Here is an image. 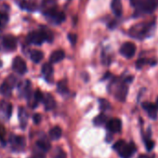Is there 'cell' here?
Segmentation results:
<instances>
[{"label": "cell", "mask_w": 158, "mask_h": 158, "mask_svg": "<svg viewBox=\"0 0 158 158\" xmlns=\"http://www.w3.org/2000/svg\"><path fill=\"white\" fill-rule=\"evenodd\" d=\"M11 146L17 150H23L25 146V140L23 137L13 136L11 138Z\"/></svg>", "instance_id": "9a60e30c"}, {"label": "cell", "mask_w": 158, "mask_h": 158, "mask_svg": "<svg viewBox=\"0 0 158 158\" xmlns=\"http://www.w3.org/2000/svg\"><path fill=\"white\" fill-rule=\"evenodd\" d=\"M114 95L117 100L119 101H125L127 95V87L125 85V83L118 84V86L114 89Z\"/></svg>", "instance_id": "30bf717a"}, {"label": "cell", "mask_w": 158, "mask_h": 158, "mask_svg": "<svg viewBox=\"0 0 158 158\" xmlns=\"http://www.w3.org/2000/svg\"><path fill=\"white\" fill-rule=\"evenodd\" d=\"M107 117H106V115L105 114H100V115H98L95 119H94V124L96 125V126H102V125H104L105 123L107 124Z\"/></svg>", "instance_id": "cb8c5ba5"}, {"label": "cell", "mask_w": 158, "mask_h": 158, "mask_svg": "<svg viewBox=\"0 0 158 158\" xmlns=\"http://www.w3.org/2000/svg\"><path fill=\"white\" fill-rule=\"evenodd\" d=\"M8 22H9V15L6 12L0 11V27L6 25Z\"/></svg>", "instance_id": "d4e9b609"}, {"label": "cell", "mask_w": 158, "mask_h": 158, "mask_svg": "<svg viewBox=\"0 0 158 158\" xmlns=\"http://www.w3.org/2000/svg\"><path fill=\"white\" fill-rule=\"evenodd\" d=\"M138 158H154L153 156H149V155H145V154H142V155H139Z\"/></svg>", "instance_id": "d590c367"}, {"label": "cell", "mask_w": 158, "mask_h": 158, "mask_svg": "<svg viewBox=\"0 0 158 158\" xmlns=\"http://www.w3.org/2000/svg\"><path fill=\"white\" fill-rule=\"evenodd\" d=\"M113 148L118 152V154L122 158H130L136 152V147L133 143L127 144L123 139L116 141L114 144Z\"/></svg>", "instance_id": "3957f363"}, {"label": "cell", "mask_w": 158, "mask_h": 158, "mask_svg": "<svg viewBox=\"0 0 158 158\" xmlns=\"http://www.w3.org/2000/svg\"><path fill=\"white\" fill-rule=\"evenodd\" d=\"M30 58L31 60L35 62V63H39L43 58H44V54L42 51L40 50H37V49H35V50H32L31 53H30Z\"/></svg>", "instance_id": "ffe728a7"}, {"label": "cell", "mask_w": 158, "mask_h": 158, "mask_svg": "<svg viewBox=\"0 0 158 158\" xmlns=\"http://www.w3.org/2000/svg\"><path fill=\"white\" fill-rule=\"evenodd\" d=\"M120 53L127 59L132 58L136 53V46L131 42L124 43L120 48Z\"/></svg>", "instance_id": "8992f818"}, {"label": "cell", "mask_w": 158, "mask_h": 158, "mask_svg": "<svg viewBox=\"0 0 158 158\" xmlns=\"http://www.w3.org/2000/svg\"><path fill=\"white\" fill-rule=\"evenodd\" d=\"M42 73L45 76V78L47 80L49 81V79L52 77L53 74V67L50 63H45L42 66Z\"/></svg>", "instance_id": "ac0fdd59"}, {"label": "cell", "mask_w": 158, "mask_h": 158, "mask_svg": "<svg viewBox=\"0 0 158 158\" xmlns=\"http://www.w3.org/2000/svg\"><path fill=\"white\" fill-rule=\"evenodd\" d=\"M19 6L22 9L27 10H30V11H33V10H35L36 9L35 2L32 1V0H20Z\"/></svg>", "instance_id": "2e32d148"}, {"label": "cell", "mask_w": 158, "mask_h": 158, "mask_svg": "<svg viewBox=\"0 0 158 158\" xmlns=\"http://www.w3.org/2000/svg\"><path fill=\"white\" fill-rule=\"evenodd\" d=\"M155 24L154 22L152 23H139L133 25L129 30V35L137 39H144L150 36L153 30Z\"/></svg>", "instance_id": "6da1fadb"}, {"label": "cell", "mask_w": 158, "mask_h": 158, "mask_svg": "<svg viewBox=\"0 0 158 158\" xmlns=\"http://www.w3.org/2000/svg\"><path fill=\"white\" fill-rule=\"evenodd\" d=\"M36 145L43 152H48L50 149V143L47 140H37Z\"/></svg>", "instance_id": "603a6c76"}, {"label": "cell", "mask_w": 158, "mask_h": 158, "mask_svg": "<svg viewBox=\"0 0 158 158\" xmlns=\"http://www.w3.org/2000/svg\"><path fill=\"white\" fill-rule=\"evenodd\" d=\"M5 133H6L5 128L3 127L2 125H0V139H3V138L5 136Z\"/></svg>", "instance_id": "d6a6232c"}, {"label": "cell", "mask_w": 158, "mask_h": 158, "mask_svg": "<svg viewBox=\"0 0 158 158\" xmlns=\"http://www.w3.org/2000/svg\"><path fill=\"white\" fill-rule=\"evenodd\" d=\"M43 102H44V105H45L46 110L50 111V110L55 108L56 102H55L54 98L50 94H46V96L44 97V101Z\"/></svg>", "instance_id": "e0dca14e"}, {"label": "cell", "mask_w": 158, "mask_h": 158, "mask_svg": "<svg viewBox=\"0 0 158 158\" xmlns=\"http://www.w3.org/2000/svg\"><path fill=\"white\" fill-rule=\"evenodd\" d=\"M42 11L44 14H47L57 9L56 0H43L42 2Z\"/></svg>", "instance_id": "8fae6325"}, {"label": "cell", "mask_w": 158, "mask_h": 158, "mask_svg": "<svg viewBox=\"0 0 158 158\" xmlns=\"http://www.w3.org/2000/svg\"><path fill=\"white\" fill-rule=\"evenodd\" d=\"M34 100H35V104H37L38 102H43V101H44V95L42 94V92H41V91L36 90V91H35V95H34Z\"/></svg>", "instance_id": "484cf974"}, {"label": "cell", "mask_w": 158, "mask_h": 158, "mask_svg": "<svg viewBox=\"0 0 158 158\" xmlns=\"http://www.w3.org/2000/svg\"><path fill=\"white\" fill-rule=\"evenodd\" d=\"M2 44H3V47L6 49L14 50L16 48V47H17V39L11 35H8L3 37Z\"/></svg>", "instance_id": "9c48e42d"}, {"label": "cell", "mask_w": 158, "mask_h": 158, "mask_svg": "<svg viewBox=\"0 0 158 158\" xmlns=\"http://www.w3.org/2000/svg\"><path fill=\"white\" fill-rule=\"evenodd\" d=\"M19 117H20L21 125H22L23 128H24V127H25V125H26V123H27V118H28V116H27V114H26V112H25L24 108H23V107H21V108L19 109Z\"/></svg>", "instance_id": "7402d4cb"}, {"label": "cell", "mask_w": 158, "mask_h": 158, "mask_svg": "<svg viewBox=\"0 0 158 158\" xmlns=\"http://www.w3.org/2000/svg\"><path fill=\"white\" fill-rule=\"evenodd\" d=\"M155 107H156V109L158 110V98H157V100H156V102H155Z\"/></svg>", "instance_id": "8d00e7d4"}, {"label": "cell", "mask_w": 158, "mask_h": 158, "mask_svg": "<svg viewBox=\"0 0 158 158\" xmlns=\"http://www.w3.org/2000/svg\"><path fill=\"white\" fill-rule=\"evenodd\" d=\"M148 62V60H145V59H139V60H137V62H136V66H137V68L138 69H140V68H142L146 63Z\"/></svg>", "instance_id": "f1b7e54d"}, {"label": "cell", "mask_w": 158, "mask_h": 158, "mask_svg": "<svg viewBox=\"0 0 158 158\" xmlns=\"http://www.w3.org/2000/svg\"><path fill=\"white\" fill-rule=\"evenodd\" d=\"M158 8V0H139L135 6L138 13H152Z\"/></svg>", "instance_id": "277c9868"}, {"label": "cell", "mask_w": 158, "mask_h": 158, "mask_svg": "<svg viewBox=\"0 0 158 158\" xmlns=\"http://www.w3.org/2000/svg\"><path fill=\"white\" fill-rule=\"evenodd\" d=\"M33 119H34V123L35 124H39L41 122V115L38 114H36L34 115Z\"/></svg>", "instance_id": "1f68e13d"}, {"label": "cell", "mask_w": 158, "mask_h": 158, "mask_svg": "<svg viewBox=\"0 0 158 158\" xmlns=\"http://www.w3.org/2000/svg\"><path fill=\"white\" fill-rule=\"evenodd\" d=\"M13 86H14L13 84L6 81L1 85V87H0V92H1V94L4 96H10L11 93V89H12Z\"/></svg>", "instance_id": "d6986e66"}, {"label": "cell", "mask_w": 158, "mask_h": 158, "mask_svg": "<svg viewBox=\"0 0 158 158\" xmlns=\"http://www.w3.org/2000/svg\"><path fill=\"white\" fill-rule=\"evenodd\" d=\"M53 39V35L52 33L48 30V29H42L40 31H35L31 32L28 36H27V41L31 44L40 46L42 45L45 41L51 42Z\"/></svg>", "instance_id": "7a4b0ae2"}, {"label": "cell", "mask_w": 158, "mask_h": 158, "mask_svg": "<svg viewBox=\"0 0 158 158\" xmlns=\"http://www.w3.org/2000/svg\"><path fill=\"white\" fill-rule=\"evenodd\" d=\"M107 126V129L112 132V133H118L121 131L122 128V122L120 119L118 118H113L111 120H109L106 124Z\"/></svg>", "instance_id": "ba28073f"}, {"label": "cell", "mask_w": 158, "mask_h": 158, "mask_svg": "<svg viewBox=\"0 0 158 158\" xmlns=\"http://www.w3.org/2000/svg\"><path fill=\"white\" fill-rule=\"evenodd\" d=\"M99 102H100V107H101L102 110L106 111L107 109L110 108V103L106 100H100Z\"/></svg>", "instance_id": "83f0119b"}, {"label": "cell", "mask_w": 158, "mask_h": 158, "mask_svg": "<svg viewBox=\"0 0 158 158\" xmlns=\"http://www.w3.org/2000/svg\"><path fill=\"white\" fill-rule=\"evenodd\" d=\"M58 89L60 92H67V88H66V84L64 82H60L59 85H58Z\"/></svg>", "instance_id": "f546056e"}, {"label": "cell", "mask_w": 158, "mask_h": 158, "mask_svg": "<svg viewBox=\"0 0 158 158\" xmlns=\"http://www.w3.org/2000/svg\"><path fill=\"white\" fill-rule=\"evenodd\" d=\"M111 9L115 16H117V17L121 16L122 12H123V6H122L121 0H112Z\"/></svg>", "instance_id": "4fadbf2b"}, {"label": "cell", "mask_w": 158, "mask_h": 158, "mask_svg": "<svg viewBox=\"0 0 158 158\" xmlns=\"http://www.w3.org/2000/svg\"><path fill=\"white\" fill-rule=\"evenodd\" d=\"M68 39L70 40L72 45H74L76 43V35H73V34H69L68 35Z\"/></svg>", "instance_id": "4dcf8cb0"}, {"label": "cell", "mask_w": 158, "mask_h": 158, "mask_svg": "<svg viewBox=\"0 0 158 158\" xmlns=\"http://www.w3.org/2000/svg\"><path fill=\"white\" fill-rule=\"evenodd\" d=\"M12 68L19 74H24L27 72L26 63L23 60V59H22L21 57H16L14 59L13 63H12Z\"/></svg>", "instance_id": "52a82bcc"}, {"label": "cell", "mask_w": 158, "mask_h": 158, "mask_svg": "<svg viewBox=\"0 0 158 158\" xmlns=\"http://www.w3.org/2000/svg\"><path fill=\"white\" fill-rule=\"evenodd\" d=\"M144 140H145V146H146V149H147L149 152H150V151H152V148L154 147V142H153V140H152L150 138L145 139Z\"/></svg>", "instance_id": "4316f807"}, {"label": "cell", "mask_w": 158, "mask_h": 158, "mask_svg": "<svg viewBox=\"0 0 158 158\" xmlns=\"http://www.w3.org/2000/svg\"><path fill=\"white\" fill-rule=\"evenodd\" d=\"M141 106L148 113L150 117H152V119H155L157 117V109H156L154 104L148 102H142Z\"/></svg>", "instance_id": "7c38bea8"}, {"label": "cell", "mask_w": 158, "mask_h": 158, "mask_svg": "<svg viewBox=\"0 0 158 158\" xmlns=\"http://www.w3.org/2000/svg\"><path fill=\"white\" fill-rule=\"evenodd\" d=\"M139 0H130V3H131V5L135 8V6L139 3Z\"/></svg>", "instance_id": "e575fe53"}, {"label": "cell", "mask_w": 158, "mask_h": 158, "mask_svg": "<svg viewBox=\"0 0 158 158\" xmlns=\"http://www.w3.org/2000/svg\"><path fill=\"white\" fill-rule=\"evenodd\" d=\"M56 158H66V154L64 152H62L61 150L59 152V153L56 155Z\"/></svg>", "instance_id": "836d02e7"}, {"label": "cell", "mask_w": 158, "mask_h": 158, "mask_svg": "<svg viewBox=\"0 0 158 158\" xmlns=\"http://www.w3.org/2000/svg\"><path fill=\"white\" fill-rule=\"evenodd\" d=\"M64 57H65L64 51L61 49H58L51 53V55L49 57V61H50V63H57V62H60V60H62L64 59Z\"/></svg>", "instance_id": "5bb4252c"}, {"label": "cell", "mask_w": 158, "mask_h": 158, "mask_svg": "<svg viewBox=\"0 0 158 158\" xmlns=\"http://www.w3.org/2000/svg\"><path fill=\"white\" fill-rule=\"evenodd\" d=\"M45 16L48 19V21H50L55 24H60L65 21V14L62 11L58 10V9L45 14Z\"/></svg>", "instance_id": "5b68a950"}, {"label": "cell", "mask_w": 158, "mask_h": 158, "mask_svg": "<svg viewBox=\"0 0 158 158\" xmlns=\"http://www.w3.org/2000/svg\"><path fill=\"white\" fill-rule=\"evenodd\" d=\"M61 134H62V130L59 127H54L49 130V137L53 140L59 139L61 137Z\"/></svg>", "instance_id": "44dd1931"}]
</instances>
